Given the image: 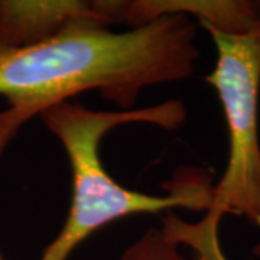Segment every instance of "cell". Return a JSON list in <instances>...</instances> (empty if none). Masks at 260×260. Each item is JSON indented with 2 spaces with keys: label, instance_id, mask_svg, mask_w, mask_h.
I'll list each match as a JSON object with an SVG mask.
<instances>
[{
  "label": "cell",
  "instance_id": "1",
  "mask_svg": "<svg viewBox=\"0 0 260 260\" xmlns=\"http://www.w3.org/2000/svg\"><path fill=\"white\" fill-rule=\"evenodd\" d=\"M197 25L188 15L162 16L114 32L91 18L77 19L37 45L0 49V156L34 117L97 91L133 110L140 91L192 77L200 56Z\"/></svg>",
  "mask_w": 260,
  "mask_h": 260
},
{
  "label": "cell",
  "instance_id": "2",
  "mask_svg": "<svg viewBox=\"0 0 260 260\" xmlns=\"http://www.w3.org/2000/svg\"><path fill=\"white\" fill-rule=\"evenodd\" d=\"M39 117L61 142L73 175L67 220L39 260H68L93 233L127 215L168 213L174 208L205 211L210 207L214 185L205 169H185L167 185L169 194L152 195L120 185L102 162L103 138L121 124L149 123L168 130L184 124L186 107L181 100L171 99L145 109L119 112L93 110L80 103L64 102Z\"/></svg>",
  "mask_w": 260,
  "mask_h": 260
},
{
  "label": "cell",
  "instance_id": "3",
  "mask_svg": "<svg viewBox=\"0 0 260 260\" xmlns=\"http://www.w3.org/2000/svg\"><path fill=\"white\" fill-rule=\"evenodd\" d=\"M205 30L217 51L215 67L205 81L223 106L229 133L227 167L214 184L210 207L200 221L186 223L168 211L162 230L178 246H189L197 260H230L218 239L224 215L244 217L260 227V23L243 35Z\"/></svg>",
  "mask_w": 260,
  "mask_h": 260
},
{
  "label": "cell",
  "instance_id": "4",
  "mask_svg": "<svg viewBox=\"0 0 260 260\" xmlns=\"http://www.w3.org/2000/svg\"><path fill=\"white\" fill-rule=\"evenodd\" d=\"M110 25L107 0H0V49L37 45L77 19Z\"/></svg>",
  "mask_w": 260,
  "mask_h": 260
},
{
  "label": "cell",
  "instance_id": "5",
  "mask_svg": "<svg viewBox=\"0 0 260 260\" xmlns=\"http://www.w3.org/2000/svg\"><path fill=\"white\" fill-rule=\"evenodd\" d=\"M188 15L227 35H243L260 23V2L250 0H123L121 23L138 28L169 15Z\"/></svg>",
  "mask_w": 260,
  "mask_h": 260
},
{
  "label": "cell",
  "instance_id": "6",
  "mask_svg": "<svg viewBox=\"0 0 260 260\" xmlns=\"http://www.w3.org/2000/svg\"><path fill=\"white\" fill-rule=\"evenodd\" d=\"M178 247L162 227H150L126 247L120 260H186Z\"/></svg>",
  "mask_w": 260,
  "mask_h": 260
},
{
  "label": "cell",
  "instance_id": "7",
  "mask_svg": "<svg viewBox=\"0 0 260 260\" xmlns=\"http://www.w3.org/2000/svg\"><path fill=\"white\" fill-rule=\"evenodd\" d=\"M253 254H254V256H257V257H260V243L254 246V249H253Z\"/></svg>",
  "mask_w": 260,
  "mask_h": 260
},
{
  "label": "cell",
  "instance_id": "8",
  "mask_svg": "<svg viewBox=\"0 0 260 260\" xmlns=\"http://www.w3.org/2000/svg\"><path fill=\"white\" fill-rule=\"evenodd\" d=\"M0 260H5V259H3V256H2V254H0Z\"/></svg>",
  "mask_w": 260,
  "mask_h": 260
}]
</instances>
